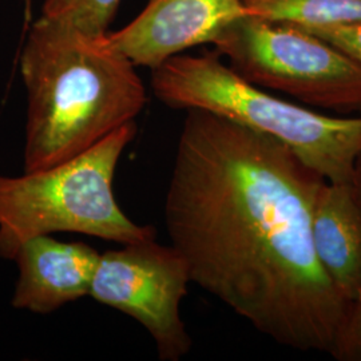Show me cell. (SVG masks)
<instances>
[{"label": "cell", "mask_w": 361, "mask_h": 361, "mask_svg": "<svg viewBox=\"0 0 361 361\" xmlns=\"http://www.w3.org/2000/svg\"><path fill=\"white\" fill-rule=\"evenodd\" d=\"M190 283L180 252L150 238L102 253L89 296L146 328L161 360L180 361L192 349L180 317V302Z\"/></svg>", "instance_id": "obj_6"}, {"label": "cell", "mask_w": 361, "mask_h": 361, "mask_svg": "<svg viewBox=\"0 0 361 361\" xmlns=\"http://www.w3.org/2000/svg\"><path fill=\"white\" fill-rule=\"evenodd\" d=\"M359 111H360V113H361V106H360V109H359Z\"/></svg>", "instance_id": "obj_14"}, {"label": "cell", "mask_w": 361, "mask_h": 361, "mask_svg": "<svg viewBox=\"0 0 361 361\" xmlns=\"http://www.w3.org/2000/svg\"><path fill=\"white\" fill-rule=\"evenodd\" d=\"M355 183L361 200V155L356 164ZM331 356L338 361H361V286L356 298L349 304L345 322L337 336Z\"/></svg>", "instance_id": "obj_12"}, {"label": "cell", "mask_w": 361, "mask_h": 361, "mask_svg": "<svg viewBox=\"0 0 361 361\" xmlns=\"http://www.w3.org/2000/svg\"><path fill=\"white\" fill-rule=\"evenodd\" d=\"M135 134L130 122L62 164L0 176V257L13 261L25 241L51 233H82L121 245L157 238L153 226L123 213L113 188L121 155Z\"/></svg>", "instance_id": "obj_4"}, {"label": "cell", "mask_w": 361, "mask_h": 361, "mask_svg": "<svg viewBox=\"0 0 361 361\" xmlns=\"http://www.w3.org/2000/svg\"><path fill=\"white\" fill-rule=\"evenodd\" d=\"M249 15L305 30L361 22V0H244Z\"/></svg>", "instance_id": "obj_10"}, {"label": "cell", "mask_w": 361, "mask_h": 361, "mask_svg": "<svg viewBox=\"0 0 361 361\" xmlns=\"http://www.w3.org/2000/svg\"><path fill=\"white\" fill-rule=\"evenodd\" d=\"M155 98L176 110H202L283 143L328 182H353L361 116H326L250 83L219 52L180 54L152 70Z\"/></svg>", "instance_id": "obj_3"}, {"label": "cell", "mask_w": 361, "mask_h": 361, "mask_svg": "<svg viewBox=\"0 0 361 361\" xmlns=\"http://www.w3.org/2000/svg\"><path fill=\"white\" fill-rule=\"evenodd\" d=\"M249 15L244 0H147L130 23L109 39L137 67L154 70L170 58L202 44Z\"/></svg>", "instance_id": "obj_7"}, {"label": "cell", "mask_w": 361, "mask_h": 361, "mask_svg": "<svg viewBox=\"0 0 361 361\" xmlns=\"http://www.w3.org/2000/svg\"><path fill=\"white\" fill-rule=\"evenodd\" d=\"M317 258L350 304L361 286V200L353 182L324 180L312 207Z\"/></svg>", "instance_id": "obj_9"}, {"label": "cell", "mask_w": 361, "mask_h": 361, "mask_svg": "<svg viewBox=\"0 0 361 361\" xmlns=\"http://www.w3.org/2000/svg\"><path fill=\"white\" fill-rule=\"evenodd\" d=\"M27 94L25 171L62 164L142 113L147 94L107 34L39 16L20 55Z\"/></svg>", "instance_id": "obj_2"}, {"label": "cell", "mask_w": 361, "mask_h": 361, "mask_svg": "<svg viewBox=\"0 0 361 361\" xmlns=\"http://www.w3.org/2000/svg\"><path fill=\"white\" fill-rule=\"evenodd\" d=\"M324 180L271 137L188 110L165 225L192 283L277 344L331 355L349 304L313 245Z\"/></svg>", "instance_id": "obj_1"}, {"label": "cell", "mask_w": 361, "mask_h": 361, "mask_svg": "<svg viewBox=\"0 0 361 361\" xmlns=\"http://www.w3.org/2000/svg\"><path fill=\"white\" fill-rule=\"evenodd\" d=\"M101 253L85 243H62L46 235L25 241L16 250L19 276L11 305L50 314L68 302L89 296Z\"/></svg>", "instance_id": "obj_8"}, {"label": "cell", "mask_w": 361, "mask_h": 361, "mask_svg": "<svg viewBox=\"0 0 361 361\" xmlns=\"http://www.w3.org/2000/svg\"><path fill=\"white\" fill-rule=\"evenodd\" d=\"M214 51L250 83L326 110L361 106V65L301 27L246 15L228 27Z\"/></svg>", "instance_id": "obj_5"}, {"label": "cell", "mask_w": 361, "mask_h": 361, "mask_svg": "<svg viewBox=\"0 0 361 361\" xmlns=\"http://www.w3.org/2000/svg\"><path fill=\"white\" fill-rule=\"evenodd\" d=\"M305 30V28H304ZM326 40L350 59L361 65V22L345 26L324 27L308 30Z\"/></svg>", "instance_id": "obj_13"}, {"label": "cell", "mask_w": 361, "mask_h": 361, "mask_svg": "<svg viewBox=\"0 0 361 361\" xmlns=\"http://www.w3.org/2000/svg\"><path fill=\"white\" fill-rule=\"evenodd\" d=\"M121 0H43L40 16L70 23L92 34H107Z\"/></svg>", "instance_id": "obj_11"}]
</instances>
